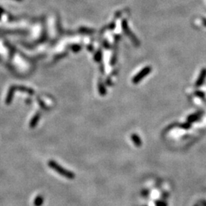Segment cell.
I'll list each match as a JSON object with an SVG mask.
<instances>
[{
	"mask_svg": "<svg viewBox=\"0 0 206 206\" xmlns=\"http://www.w3.org/2000/svg\"><path fill=\"white\" fill-rule=\"evenodd\" d=\"M99 94H100L101 96H105V95L106 94V89H105L104 86H103V85L99 84Z\"/></svg>",
	"mask_w": 206,
	"mask_h": 206,
	"instance_id": "obj_9",
	"label": "cell"
},
{
	"mask_svg": "<svg viewBox=\"0 0 206 206\" xmlns=\"http://www.w3.org/2000/svg\"><path fill=\"white\" fill-rule=\"evenodd\" d=\"M44 204V197L41 195H38V196L34 200V205L41 206Z\"/></svg>",
	"mask_w": 206,
	"mask_h": 206,
	"instance_id": "obj_7",
	"label": "cell"
},
{
	"mask_svg": "<svg viewBox=\"0 0 206 206\" xmlns=\"http://www.w3.org/2000/svg\"><path fill=\"white\" fill-rule=\"evenodd\" d=\"M40 118H41V115H40V113H37V114H35V115H34V117L32 118L31 121H30V125H29L30 128H33L36 127L38 121H39V120H40Z\"/></svg>",
	"mask_w": 206,
	"mask_h": 206,
	"instance_id": "obj_4",
	"label": "cell"
},
{
	"mask_svg": "<svg viewBox=\"0 0 206 206\" xmlns=\"http://www.w3.org/2000/svg\"><path fill=\"white\" fill-rule=\"evenodd\" d=\"M131 140L137 147H140V146L141 145V140H140V137H139L138 135H137L136 134H132Z\"/></svg>",
	"mask_w": 206,
	"mask_h": 206,
	"instance_id": "obj_6",
	"label": "cell"
},
{
	"mask_svg": "<svg viewBox=\"0 0 206 206\" xmlns=\"http://www.w3.org/2000/svg\"><path fill=\"white\" fill-rule=\"evenodd\" d=\"M151 70H152V69L150 67V66H147V67L143 68V69L140 71L138 74H137L135 76H134V77L133 78L132 82H133L134 83H137V82H140V81L141 80L143 77H145L146 76H147Z\"/></svg>",
	"mask_w": 206,
	"mask_h": 206,
	"instance_id": "obj_2",
	"label": "cell"
},
{
	"mask_svg": "<svg viewBox=\"0 0 206 206\" xmlns=\"http://www.w3.org/2000/svg\"><path fill=\"white\" fill-rule=\"evenodd\" d=\"M203 22H204V25L206 26V20L204 19V20H203Z\"/></svg>",
	"mask_w": 206,
	"mask_h": 206,
	"instance_id": "obj_10",
	"label": "cell"
},
{
	"mask_svg": "<svg viewBox=\"0 0 206 206\" xmlns=\"http://www.w3.org/2000/svg\"><path fill=\"white\" fill-rule=\"evenodd\" d=\"M206 77V69H203L201 70V73H200V76L198 77V81L196 82V86H200L201 84L203 83L204 80V78Z\"/></svg>",
	"mask_w": 206,
	"mask_h": 206,
	"instance_id": "obj_5",
	"label": "cell"
},
{
	"mask_svg": "<svg viewBox=\"0 0 206 206\" xmlns=\"http://www.w3.org/2000/svg\"><path fill=\"white\" fill-rule=\"evenodd\" d=\"M16 89H18V90L22 91V92H25L28 93L30 95H33L34 94V91L31 89H28V88H25V87H16Z\"/></svg>",
	"mask_w": 206,
	"mask_h": 206,
	"instance_id": "obj_8",
	"label": "cell"
},
{
	"mask_svg": "<svg viewBox=\"0 0 206 206\" xmlns=\"http://www.w3.org/2000/svg\"><path fill=\"white\" fill-rule=\"evenodd\" d=\"M15 89H16V87H15V86H12V87L9 89V90H8V95H7L6 99H5V103H6L7 105H10V103L12 102V99H13L14 92H15Z\"/></svg>",
	"mask_w": 206,
	"mask_h": 206,
	"instance_id": "obj_3",
	"label": "cell"
},
{
	"mask_svg": "<svg viewBox=\"0 0 206 206\" xmlns=\"http://www.w3.org/2000/svg\"><path fill=\"white\" fill-rule=\"evenodd\" d=\"M48 166H49L50 168L55 170L57 173H59L61 176H63L65 178L68 179V180H73L75 178V174L73 172H70L68 170H66V169L61 167L60 165H59L57 162L54 161V160L48 161Z\"/></svg>",
	"mask_w": 206,
	"mask_h": 206,
	"instance_id": "obj_1",
	"label": "cell"
}]
</instances>
